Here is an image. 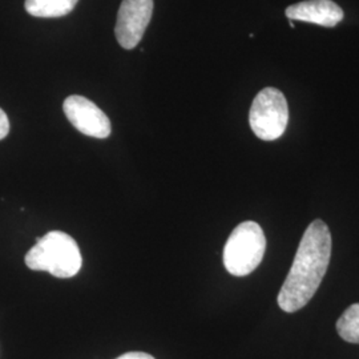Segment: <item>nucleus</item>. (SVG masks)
I'll use <instances>...</instances> for the list:
<instances>
[{
  "instance_id": "f257e3e1",
  "label": "nucleus",
  "mask_w": 359,
  "mask_h": 359,
  "mask_svg": "<svg viewBox=\"0 0 359 359\" xmlns=\"http://www.w3.org/2000/svg\"><path fill=\"white\" fill-rule=\"evenodd\" d=\"M332 256L327 225L316 219L309 225L295 253L293 265L278 293V305L286 313L306 306L320 287Z\"/></svg>"
},
{
  "instance_id": "f03ea898",
  "label": "nucleus",
  "mask_w": 359,
  "mask_h": 359,
  "mask_svg": "<svg viewBox=\"0 0 359 359\" xmlns=\"http://www.w3.org/2000/svg\"><path fill=\"white\" fill-rule=\"evenodd\" d=\"M27 268L71 278L81 269L83 258L76 241L65 231H53L39 238L25 257Z\"/></svg>"
},
{
  "instance_id": "7ed1b4c3",
  "label": "nucleus",
  "mask_w": 359,
  "mask_h": 359,
  "mask_svg": "<svg viewBox=\"0 0 359 359\" xmlns=\"http://www.w3.org/2000/svg\"><path fill=\"white\" fill-rule=\"evenodd\" d=\"M266 250L262 228L253 221H245L231 231L224 248L225 269L236 277H245L258 268Z\"/></svg>"
},
{
  "instance_id": "20e7f679",
  "label": "nucleus",
  "mask_w": 359,
  "mask_h": 359,
  "mask_svg": "<svg viewBox=\"0 0 359 359\" xmlns=\"http://www.w3.org/2000/svg\"><path fill=\"white\" fill-rule=\"evenodd\" d=\"M289 121V108L283 92L273 87L261 90L250 107L249 124L258 139L273 142L283 136Z\"/></svg>"
},
{
  "instance_id": "39448f33",
  "label": "nucleus",
  "mask_w": 359,
  "mask_h": 359,
  "mask_svg": "<svg viewBox=\"0 0 359 359\" xmlns=\"http://www.w3.org/2000/svg\"><path fill=\"white\" fill-rule=\"evenodd\" d=\"M154 13V0H123L117 13L115 35L118 44L133 50L145 34Z\"/></svg>"
},
{
  "instance_id": "423d86ee",
  "label": "nucleus",
  "mask_w": 359,
  "mask_h": 359,
  "mask_svg": "<svg viewBox=\"0 0 359 359\" xmlns=\"http://www.w3.org/2000/svg\"><path fill=\"white\" fill-rule=\"evenodd\" d=\"M65 116L75 128L90 137L107 139L111 135V121L103 111L84 96L74 95L63 104Z\"/></svg>"
},
{
  "instance_id": "0eeeda50",
  "label": "nucleus",
  "mask_w": 359,
  "mask_h": 359,
  "mask_svg": "<svg viewBox=\"0 0 359 359\" xmlns=\"http://www.w3.org/2000/svg\"><path fill=\"white\" fill-rule=\"evenodd\" d=\"M285 15L289 20L332 28L342 22L344 10L333 0H305L289 6Z\"/></svg>"
},
{
  "instance_id": "6e6552de",
  "label": "nucleus",
  "mask_w": 359,
  "mask_h": 359,
  "mask_svg": "<svg viewBox=\"0 0 359 359\" xmlns=\"http://www.w3.org/2000/svg\"><path fill=\"white\" fill-rule=\"evenodd\" d=\"M79 0H26L27 13L35 18H62L76 7Z\"/></svg>"
},
{
  "instance_id": "1a4fd4ad",
  "label": "nucleus",
  "mask_w": 359,
  "mask_h": 359,
  "mask_svg": "<svg viewBox=\"0 0 359 359\" xmlns=\"http://www.w3.org/2000/svg\"><path fill=\"white\" fill-rule=\"evenodd\" d=\"M337 330L342 339L359 344V304H353L337 321Z\"/></svg>"
},
{
  "instance_id": "9d476101",
  "label": "nucleus",
  "mask_w": 359,
  "mask_h": 359,
  "mask_svg": "<svg viewBox=\"0 0 359 359\" xmlns=\"http://www.w3.org/2000/svg\"><path fill=\"white\" fill-rule=\"evenodd\" d=\"M10 133V120L6 112L0 108V140H3Z\"/></svg>"
},
{
  "instance_id": "9b49d317",
  "label": "nucleus",
  "mask_w": 359,
  "mask_h": 359,
  "mask_svg": "<svg viewBox=\"0 0 359 359\" xmlns=\"http://www.w3.org/2000/svg\"><path fill=\"white\" fill-rule=\"evenodd\" d=\"M116 359H154L152 355L147 354V353H142V351H130V353H126L121 357Z\"/></svg>"
},
{
  "instance_id": "f8f14e48",
  "label": "nucleus",
  "mask_w": 359,
  "mask_h": 359,
  "mask_svg": "<svg viewBox=\"0 0 359 359\" xmlns=\"http://www.w3.org/2000/svg\"><path fill=\"white\" fill-rule=\"evenodd\" d=\"M289 25L293 28V27H294V22H293V20H289Z\"/></svg>"
}]
</instances>
